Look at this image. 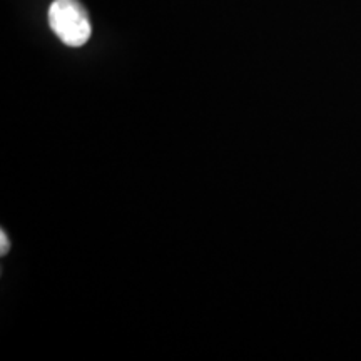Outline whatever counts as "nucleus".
Wrapping results in <instances>:
<instances>
[{"label":"nucleus","instance_id":"1","mask_svg":"<svg viewBox=\"0 0 361 361\" xmlns=\"http://www.w3.org/2000/svg\"><path fill=\"white\" fill-rule=\"evenodd\" d=\"M49 24L54 34L71 47L84 45L92 34L87 12L78 0H54L49 8Z\"/></svg>","mask_w":361,"mask_h":361},{"label":"nucleus","instance_id":"2","mask_svg":"<svg viewBox=\"0 0 361 361\" xmlns=\"http://www.w3.org/2000/svg\"><path fill=\"white\" fill-rule=\"evenodd\" d=\"M2 255H6V251L8 250V241H6V233L2 231Z\"/></svg>","mask_w":361,"mask_h":361}]
</instances>
